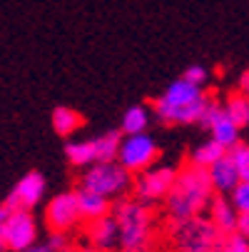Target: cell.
I'll use <instances>...</instances> for the list:
<instances>
[{"label":"cell","mask_w":249,"mask_h":252,"mask_svg":"<svg viewBox=\"0 0 249 252\" xmlns=\"http://www.w3.org/2000/svg\"><path fill=\"white\" fill-rule=\"evenodd\" d=\"M212 195H215V190L209 185L207 170L187 162L182 170H177L174 183H172V188L165 197L167 220L172 225H177V222L199 218V215L209 207Z\"/></svg>","instance_id":"1"},{"label":"cell","mask_w":249,"mask_h":252,"mask_svg":"<svg viewBox=\"0 0 249 252\" xmlns=\"http://www.w3.org/2000/svg\"><path fill=\"white\" fill-rule=\"evenodd\" d=\"M207 93L187 83L185 78H177L174 83L167 85V90L152 100V113L165 123V125H192L199 120V113L207 102Z\"/></svg>","instance_id":"2"},{"label":"cell","mask_w":249,"mask_h":252,"mask_svg":"<svg viewBox=\"0 0 249 252\" xmlns=\"http://www.w3.org/2000/svg\"><path fill=\"white\" fill-rule=\"evenodd\" d=\"M112 218L117 222L120 252H150L152 247V210L135 197H120L112 202Z\"/></svg>","instance_id":"3"},{"label":"cell","mask_w":249,"mask_h":252,"mask_svg":"<svg viewBox=\"0 0 249 252\" xmlns=\"http://www.w3.org/2000/svg\"><path fill=\"white\" fill-rule=\"evenodd\" d=\"M80 188L97 192L108 200H120L132 188V175L115 160V162H92L83 170Z\"/></svg>","instance_id":"4"},{"label":"cell","mask_w":249,"mask_h":252,"mask_svg":"<svg viewBox=\"0 0 249 252\" xmlns=\"http://www.w3.org/2000/svg\"><path fill=\"white\" fill-rule=\"evenodd\" d=\"M174 252H220L222 235L204 215L172 225Z\"/></svg>","instance_id":"5"},{"label":"cell","mask_w":249,"mask_h":252,"mask_svg":"<svg viewBox=\"0 0 249 252\" xmlns=\"http://www.w3.org/2000/svg\"><path fill=\"white\" fill-rule=\"evenodd\" d=\"M160 148L150 132H139V135H122L120 140V150H117V162L135 177L142 170H147L157 162Z\"/></svg>","instance_id":"6"},{"label":"cell","mask_w":249,"mask_h":252,"mask_svg":"<svg viewBox=\"0 0 249 252\" xmlns=\"http://www.w3.org/2000/svg\"><path fill=\"white\" fill-rule=\"evenodd\" d=\"M174 175H177V170L169 167V165H152L147 170H142L132 180V188H130L132 197L142 205L152 207L155 202L167 197V192L174 183Z\"/></svg>","instance_id":"7"},{"label":"cell","mask_w":249,"mask_h":252,"mask_svg":"<svg viewBox=\"0 0 249 252\" xmlns=\"http://www.w3.org/2000/svg\"><path fill=\"white\" fill-rule=\"evenodd\" d=\"M0 237H3L5 252H23L38 242V222L32 212L28 210H13L8 220L0 225Z\"/></svg>","instance_id":"8"},{"label":"cell","mask_w":249,"mask_h":252,"mask_svg":"<svg viewBox=\"0 0 249 252\" xmlns=\"http://www.w3.org/2000/svg\"><path fill=\"white\" fill-rule=\"evenodd\" d=\"M45 222L50 232H73L83 220H80V210H78V197L75 190H65L57 192L48 205H45Z\"/></svg>","instance_id":"9"},{"label":"cell","mask_w":249,"mask_h":252,"mask_svg":"<svg viewBox=\"0 0 249 252\" xmlns=\"http://www.w3.org/2000/svg\"><path fill=\"white\" fill-rule=\"evenodd\" d=\"M45 175L38 172V170H30L25 172L18 183L13 185V190L8 192V197L3 200V205L13 212V210H32V207H38L45 197Z\"/></svg>","instance_id":"10"},{"label":"cell","mask_w":249,"mask_h":252,"mask_svg":"<svg viewBox=\"0 0 249 252\" xmlns=\"http://www.w3.org/2000/svg\"><path fill=\"white\" fill-rule=\"evenodd\" d=\"M85 240L90 247L95 250H102V252H110L117 247V222L112 215H105L100 220H92L87 222V230H85Z\"/></svg>","instance_id":"11"},{"label":"cell","mask_w":249,"mask_h":252,"mask_svg":"<svg viewBox=\"0 0 249 252\" xmlns=\"http://www.w3.org/2000/svg\"><path fill=\"white\" fill-rule=\"evenodd\" d=\"M75 197H78V210H80V220L83 222L100 220V218H105V215L112 212V200L102 197L97 192H90L85 188H78L75 190Z\"/></svg>","instance_id":"12"},{"label":"cell","mask_w":249,"mask_h":252,"mask_svg":"<svg viewBox=\"0 0 249 252\" xmlns=\"http://www.w3.org/2000/svg\"><path fill=\"white\" fill-rule=\"evenodd\" d=\"M207 175H209V185L215 192H232L239 185V175H237V167L229 160V155L220 158L215 165H209Z\"/></svg>","instance_id":"13"},{"label":"cell","mask_w":249,"mask_h":252,"mask_svg":"<svg viewBox=\"0 0 249 252\" xmlns=\"http://www.w3.org/2000/svg\"><path fill=\"white\" fill-rule=\"evenodd\" d=\"M207 220L217 227V232H220L222 237H227V235L234 232V225H237V210L232 207L229 200L212 197V202H209V218H207Z\"/></svg>","instance_id":"14"},{"label":"cell","mask_w":249,"mask_h":252,"mask_svg":"<svg viewBox=\"0 0 249 252\" xmlns=\"http://www.w3.org/2000/svg\"><path fill=\"white\" fill-rule=\"evenodd\" d=\"M50 120H53L55 135H60V137H70L73 132H78L85 125V118L78 110H73V107H67V105H57L53 110V115H50Z\"/></svg>","instance_id":"15"},{"label":"cell","mask_w":249,"mask_h":252,"mask_svg":"<svg viewBox=\"0 0 249 252\" xmlns=\"http://www.w3.org/2000/svg\"><path fill=\"white\" fill-rule=\"evenodd\" d=\"M209 132H212V140L217 142V145H222L224 150H229V148H234L237 142H239V127L232 123V118L224 113V107H222V113L212 120V125L207 127Z\"/></svg>","instance_id":"16"},{"label":"cell","mask_w":249,"mask_h":252,"mask_svg":"<svg viewBox=\"0 0 249 252\" xmlns=\"http://www.w3.org/2000/svg\"><path fill=\"white\" fill-rule=\"evenodd\" d=\"M120 140H122L120 130H108V132L92 137L95 162H115L117 160V150H120Z\"/></svg>","instance_id":"17"},{"label":"cell","mask_w":249,"mask_h":252,"mask_svg":"<svg viewBox=\"0 0 249 252\" xmlns=\"http://www.w3.org/2000/svg\"><path fill=\"white\" fill-rule=\"evenodd\" d=\"M147 125H150V110L145 105H132L122 113L120 132L122 135H139V132H147Z\"/></svg>","instance_id":"18"},{"label":"cell","mask_w":249,"mask_h":252,"mask_svg":"<svg viewBox=\"0 0 249 252\" xmlns=\"http://www.w3.org/2000/svg\"><path fill=\"white\" fill-rule=\"evenodd\" d=\"M65 158L73 167H90L95 162V148L92 140H78V142H67L65 145Z\"/></svg>","instance_id":"19"},{"label":"cell","mask_w":249,"mask_h":252,"mask_svg":"<svg viewBox=\"0 0 249 252\" xmlns=\"http://www.w3.org/2000/svg\"><path fill=\"white\" fill-rule=\"evenodd\" d=\"M224 155H227V150H224L222 145H217L215 140H207V142H202L199 148L192 150V155H190V165L207 170L209 165H215V162H217L220 158H224Z\"/></svg>","instance_id":"20"},{"label":"cell","mask_w":249,"mask_h":252,"mask_svg":"<svg viewBox=\"0 0 249 252\" xmlns=\"http://www.w3.org/2000/svg\"><path fill=\"white\" fill-rule=\"evenodd\" d=\"M222 107H224V113L232 118V123H234L239 130L249 125V97H247V95L232 93Z\"/></svg>","instance_id":"21"},{"label":"cell","mask_w":249,"mask_h":252,"mask_svg":"<svg viewBox=\"0 0 249 252\" xmlns=\"http://www.w3.org/2000/svg\"><path fill=\"white\" fill-rule=\"evenodd\" d=\"M227 155H229V160H232L234 167H237L239 183H249V145L239 140L234 148L227 150Z\"/></svg>","instance_id":"22"},{"label":"cell","mask_w":249,"mask_h":252,"mask_svg":"<svg viewBox=\"0 0 249 252\" xmlns=\"http://www.w3.org/2000/svg\"><path fill=\"white\" fill-rule=\"evenodd\" d=\"M229 195H232L229 202L237 212H249V183H239Z\"/></svg>","instance_id":"23"},{"label":"cell","mask_w":249,"mask_h":252,"mask_svg":"<svg viewBox=\"0 0 249 252\" xmlns=\"http://www.w3.org/2000/svg\"><path fill=\"white\" fill-rule=\"evenodd\" d=\"M220 113H222V102L215 100V97H207V102H204V107H202V113H199V120H197V123H199L202 127H209L212 120H215Z\"/></svg>","instance_id":"24"},{"label":"cell","mask_w":249,"mask_h":252,"mask_svg":"<svg viewBox=\"0 0 249 252\" xmlns=\"http://www.w3.org/2000/svg\"><path fill=\"white\" fill-rule=\"evenodd\" d=\"M220 252H249V242L239 235H227L222 237V245H220Z\"/></svg>","instance_id":"25"},{"label":"cell","mask_w":249,"mask_h":252,"mask_svg":"<svg viewBox=\"0 0 249 252\" xmlns=\"http://www.w3.org/2000/svg\"><path fill=\"white\" fill-rule=\"evenodd\" d=\"M182 78H185L187 83H194V85H199V88H202V85L207 83L209 73H207V67H204V65H197V63H194V65H190V67L185 70V73H182Z\"/></svg>","instance_id":"26"},{"label":"cell","mask_w":249,"mask_h":252,"mask_svg":"<svg viewBox=\"0 0 249 252\" xmlns=\"http://www.w3.org/2000/svg\"><path fill=\"white\" fill-rule=\"evenodd\" d=\"M53 252H60V250H65L67 245H70V237L67 235H62V232H50V237H48V242H45Z\"/></svg>","instance_id":"27"},{"label":"cell","mask_w":249,"mask_h":252,"mask_svg":"<svg viewBox=\"0 0 249 252\" xmlns=\"http://www.w3.org/2000/svg\"><path fill=\"white\" fill-rule=\"evenodd\" d=\"M234 235H239V237H244V240L249 242V212H237Z\"/></svg>","instance_id":"28"},{"label":"cell","mask_w":249,"mask_h":252,"mask_svg":"<svg viewBox=\"0 0 249 252\" xmlns=\"http://www.w3.org/2000/svg\"><path fill=\"white\" fill-rule=\"evenodd\" d=\"M237 93H242V95L249 97V70H244V73L239 75V80H237Z\"/></svg>","instance_id":"29"},{"label":"cell","mask_w":249,"mask_h":252,"mask_svg":"<svg viewBox=\"0 0 249 252\" xmlns=\"http://www.w3.org/2000/svg\"><path fill=\"white\" fill-rule=\"evenodd\" d=\"M23 252H53L45 242H35L32 247H28V250H23Z\"/></svg>","instance_id":"30"},{"label":"cell","mask_w":249,"mask_h":252,"mask_svg":"<svg viewBox=\"0 0 249 252\" xmlns=\"http://www.w3.org/2000/svg\"><path fill=\"white\" fill-rule=\"evenodd\" d=\"M8 215H10V210H8L3 202H0V225H3V222L8 220Z\"/></svg>","instance_id":"31"},{"label":"cell","mask_w":249,"mask_h":252,"mask_svg":"<svg viewBox=\"0 0 249 252\" xmlns=\"http://www.w3.org/2000/svg\"><path fill=\"white\" fill-rule=\"evenodd\" d=\"M73 252H102V250H95V247H90V245H83V247H75Z\"/></svg>","instance_id":"32"},{"label":"cell","mask_w":249,"mask_h":252,"mask_svg":"<svg viewBox=\"0 0 249 252\" xmlns=\"http://www.w3.org/2000/svg\"><path fill=\"white\" fill-rule=\"evenodd\" d=\"M0 252H5V247H3V237H0Z\"/></svg>","instance_id":"33"}]
</instances>
